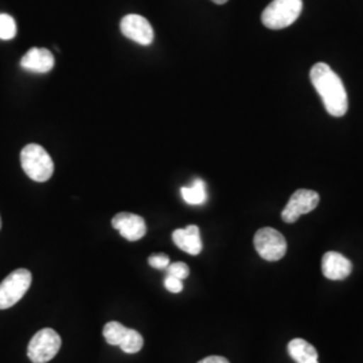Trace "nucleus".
Listing matches in <instances>:
<instances>
[{
	"instance_id": "nucleus-1",
	"label": "nucleus",
	"mask_w": 363,
	"mask_h": 363,
	"mask_svg": "<svg viewBox=\"0 0 363 363\" xmlns=\"http://www.w3.org/2000/svg\"><path fill=\"white\" fill-rule=\"evenodd\" d=\"M312 85L323 100L325 111L334 117L346 115L349 109V99L345 85L337 73L323 62L312 66Z\"/></svg>"
},
{
	"instance_id": "nucleus-2",
	"label": "nucleus",
	"mask_w": 363,
	"mask_h": 363,
	"mask_svg": "<svg viewBox=\"0 0 363 363\" xmlns=\"http://www.w3.org/2000/svg\"><path fill=\"white\" fill-rule=\"evenodd\" d=\"M21 164L30 179L49 181L54 172L52 156L39 144H27L21 152Z\"/></svg>"
},
{
	"instance_id": "nucleus-3",
	"label": "nucleus",
	"mask_w": 363,
	"mask_h": 363,
	"mask_svg": "<svg viewBox=\"0 0 363 363\" xmlns=\"http://www.w3.org/2000/svg\"><path fill=\"white\" fill-rule=\"evenodd\" d=\"M303 10V0H273L262 11V25L271 30H281L294 25Z\"/></svg>"
},
{
	"instance_id": "nucleus-4",
	"label": "nucleus",
	"mask_w": 363,
	"mask_h": 363,
	"mask_svg": "<svg viewBox=\"0 0 363 363\" xmlns=\"http://www.w3.org/2000/svg\"><path fill=\"white\" fill-rule=\"evenodd\" d=\"M33 276L25 268L10 273L0 283V310H9L23 298L31 286Z\"/></svg>"
},
{
	"instance_id": "nucleus-5",
	"label": "nucleus",
	"mask_w": 363,
	"mask_h": 363,
	"mask_svg": "<svg viewBox=\"0 0 363 363\" xmlns=\"http://www.w3.org/2000/svg\"><path fill=\"white\" fill-rule=\"evenodd\" d=\"M61 337L52 328H43L31 337L27 357L33 363H48L58 354L61 349Z\"/></svg>"
},
{
	"instance_id": "nucleus-6",
	"label": "nucleus",
	"mask_w": 363,
	"mask_h": 363,
	"mask_svg": "<svg viewBox=\"0 0 363 363\" xmlns=\"http://www.w3.org/2000/svg\"><path fill=\"white\" fill-rule=\"evenodd\" d=\"M255 247L261 259L279 261L286 256V241L284 235L272 228H262L255 234Z\"/></svg>"
},
{
	"instance_id": "nucleus-7",
	"label": "nucleus",
	"mask_w": 363,
	"mask_h": 363,
	"mask_svg": "<svg viewBox=\"0 0 363 363\" xmlns=\"http://www.w3.org/2000/svg\"><path fill=\"white\" fill-rule=\"evenodd\" d=\"M320 202V196L313 190L300 189L291 196L289 202L281 213V218L286 223H294L303 216L315 210Z\"/></svg>"
},
{
	"instance_id": "nucleus-8",
	"label": "nucleus",
	"mask_w": 363,
	"mask_h": 363,
	"mask_svg": "<svg viewBox=\"0 0 363 363\" xmlns=\"http://www.w3.org/2000/svg\"><path fill=\"white\" fill-rule=\"evenodd\" d=\"M120 30L124 37L142 46H148L154 42V28L142 15H138V13L125 15L120 22Z\"/></svg>"
},
{
	"instance_id": "nucleus-9",
	"label": "nucleus",
	"mask_w": 363,
	"mask_h": 363,
	"mask_svg": "<svg viewBox=\"0 0 363 363\" xmlns=\"http://www.w3.org/2000/svg\"><path fill=\"white\" fill-rule=\"evenodd\" d=\"M112 226L128 241H139L147 233V225L143 217L127 211L116 214L112 220Z\"/></svg>"
},
{
	"instance_id": "nucleus-10",
	"label": "nucleus",
	"mask_w": 363,
	"mask_h": 363,
	"mask_svg": "<svg viewBox=\"0 0 363 363\" xmlns=\"http://www.w3.org/2000/svg\"><path fill=\"white\" fill-rule=\"evenodd\" d=\"M322 272L328 280H345L352 272V264L337 252H327L322 259Z\"/></svg>"
},
{
	"instance_id": "nucleus-11",
	"label": "nucleus",
	"mask_w": 363,
	"mask_h": 363,
	"mask_svg": "<svg viewBox=\"0 0 363 363\" xmlns=\"http://www.w3.org/2000/svg\"><path fill=\"white\" fill-rule=\"evenodd\" d=\"M172 241L183 252L196 256L202 252L201 232L196 225H189L184 229H177L172 233Z\"/></svg>"
},
{
	"instance_id": "nucleus-12",
	"label": "nucleus",
	"mask_w": 363,
	"mask_h": 363,
	"mask_svg": "<svg viewBox=\"0 0 363 363\" xmlns=\"http://www.w3.org/2000/svg\"><path fill=\"white\" fill-rule=\"evenodd\" d=\"M21 66L35 73H49L54 67L52 52L42 48H33L22 57Z\"/></svg>"
},
{
	"instance_id": "nucleus-13",
	"label": "nucleus",
	"mask_w": 363,
	"mask_h": 363,
	"mask_svg": "<svg viewBox=\"0 0 363 363\" xmlns=\"http://www.w3.org/2000/svg\"><path fill=\"white\" fill-rule=\"evenodd\" d=\"M288 354L296 363H319L318 351L304 339H292L288 343Z\"/></svg>"
},
{
	"instance_id": "nucleus-14",
	"label": "nucleus",
	"mask_w": 363,
	"mask_h": 363,
	"mask_svg": "<svg viewBox=\"0 0 363 363\" xmlns=\"http://www.w3.org/2000/svg\"><path fill=\"white\" fill-rule=\"evenodd\" d=\"M182 198L184 199L186 203L189 205H203L208 199V191H206V184L202 179H195L191 186L189 187H182Z\"/></svg>"
},
{
	"instance_id": "nucleus-15",
	"label": "nucleus",
	"mask_w": 363,
	"mask_h": 363,
	"mask_svg": "<svg viewBox=\"0 0 363 363\" xmlns=\"http://www.w3.org/2000/svg\"><path fill=\"white\" fill-rule=\"evenodd\" d=\"M128 330L130 328H127L125 325H123L118 322H109V323L105 325L103 335H104L105 340L108 342V345L120 346V343L127 335Z\"/></svg>"
},
{
	"instance_id": "nucleus-16",
	"label": "nucleus",
	"mask_w": 363,
	"mask_h": 363,
	"mask_svg": "<svg viewBox=\"0 0 363 363\" xmlns=\"http://www.w3.org/2000/svg\"><path fill=\"white\" fill-rule=\"evenodd\" d=\"M144 339L142 337V334H139L138 331L135 330H128L127 335L123 339V342L120 343V349L127 352V354H135V352H139L143 347Z\"/></svg>"
},
{
	"instance_id": "nucleus-17",
	"label": "nucleus",
	"mask_w": 363,
	"mask_h": 363,
	"mask_svg": "<svg viewBox=\"0 0 363 363\" xmlns=\"http://www.w3.org/2000/svg\"><path fill=\"white\" fill-rule=\"evenodd\" d=\"M16 33L18 28L13 16L9 13H0V39L10 40L16 35Z\"/></svg>"
},
{
	"instance_id": "nucleus-18",
	"label": "nucleus",
	"mask_w": 363,
	"mask_h": 363,
	"mask_svg": "<svg viewBox=\"0 0 363 363\" xmlns=\"http://www.w3.org/2000/svg\"><path fill=\"white\" fill-rule=\"evenodd\" d=\"M166 269H167V276L177 277L179 280H184L190 274V269L184 262H174V264L169 262V265Z\"/></svg>"
},
{
	"instance_id": "nucleus-19",
	"label": "nucleus",
	"mask_w": 363,
	"mask_h": 363,
	"mask_svg": "<svg viewBox=\"0 0 363 363\" xmlns=\"http://www.w3.org/2000/svg\"><path fill=\"white\" fill-rule=\"evenodd\" d=\"M148 264L155 269H166L169 265V256H166V255H152L148 259Z\"/></svg>"
},
{
	"instance_id": "nucleus-20",
	"label": "nucleus",
	"mask_w": 363,
	"mask_h": 363,
	"mask_svg": "<svg viewBox=\"0 0 363 363\" xmlns=\"http://www.w3.org/2000/svg\"><path fill=\"white\" fill-rule=\"evenodd\" d=\"M164 286L167 288V291L172 292V294H179V292L183 291L182 280L177 279V277H172V276H167V277H166Z\"/></svg>"
},
{
	"instance_id": "nucleus-21",
	"label": "nucleus",
	"mask_w": 363,
	"mask_h": 363,
	"mask_svg": "<svg viewBox=\"0 0 363 363\" xmlns=\"http://www.w3.org/2000/svg\"><path fill=\"white\" fill-rule=\"evenodd\" d=\"M198 363H230L226 358H223V357H218V355H211V357H208V358H205V359H202V361H199Z\"/></svg>"
},
{
	"instance_id": "nucleus-22",
	"label": "nucleus",
	"mask_w": 363,
	"mask_h": 363,
	"mask_svg": "<svg viewBox=\"0 0 363 363\" xmlns=\"http://www.w3.org/2000/svg\"><path fill=\"white\" fill-rule=\"evenodd\" d=\"M211 1H214L216 4H225V3L229 1V0H211Z\"/></svg>"
},
{
	"instance_id": "nucleus-23",
	"label": "nucleus",
	"mask_w": 363,
	"mask_h": 363,
	"mask_svg": "<svg viewBox=\"0 0 363 363\" xmlns=\"http://www.w3.org/2000/svg\"><path fill=\"white\" fill-rule=\"evenodd\" d=\"M0 229H1V217H0Z\"/></svg>"
}]
</instances>
